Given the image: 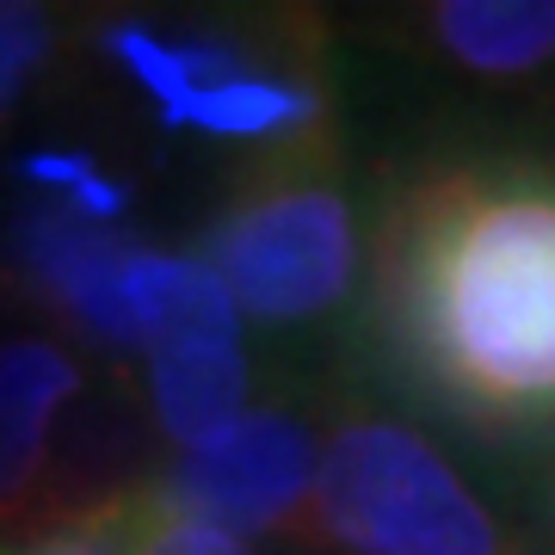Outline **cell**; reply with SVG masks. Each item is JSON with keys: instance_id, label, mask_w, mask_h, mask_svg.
Wrapping results in <instances>:
<instances>
[{"instance_id": "6da1fadb", "label": "cell", "mask_w": 555, "mask_h": 555, "mask_svg": "<svg viewBox=\"0 0 555 555\" xmlns=\"http://www.w3.org/2000/svg\"><path fill=\"white\" fill-rule=\"evenodd\" d=\"M383 371L488 438L555 426V155H433L383 192L371 229Z\"/></svg>"}, {"instance_id": "7a4b0ae2", "label": "cell", "mask_w": 555, "mask_h": 555, "mask_svg": "<svg viewBox=\"0 0 555 555\" xmlns=\"http://www.w3.org/2000/svg\"><path fill=\"white\" fill-rule=\"evenodd\" d=\"M364 247L339 130L259 149L204 229V266L259 327L334 315L364 272Z\"/></svg>"}, {"instance_id": "3957f363", "label": "cell", "mask_w": 555, "mask_h": 555, "mask_svg": "<svg viewBox=\"0 0 555 555\" xmlns=\"http://www.w3.org/2000/svg\"><path fill=\"white\" fill-rule=\"evenodd\" d=\"M302 537L315 555H525L451 456L371 401L327 420Z\"/></svg>"}, {"instance_id": "277c9868", "label": "cell", "mask_w": 555, "mask_h": 555, "mask_svg": "<svg viewBox=\"0 0 555 555\" xmlns=\"http://www.w3.org/2000/svg\"><path fill=\"white\" fill-rule=\"evenodd\" d=\"M321 469V426L302 408H247L235 426L204 438L198 451H179L155 481H142V500L155 513L192 518L229 537L302 531L309 494Z\"/></svg>"}, {"instance_id": "5b68a950", "label": "cell", "mask_w": 555, "mask_h": 555, "mask_svg": "<svg viewBox=\"0 0 555 555\" xmlns=\"http://www.w3.org/2000/svg\"><path fill=\"white\" fill-rule=\"evenodd\" d=\"M87 396V364L38 334L0 339V537L50 531L87 513L75 481L62 476L68 408Z\"/></svg>"}, {"instance_id": "8992f818", "label": "cell", "mask_w": 555, "mask_h": 555, "mask_svg": "<svg viewBox=\"0 0 555 555\" xmlns=\"http://www.w3.org/2000/svg\"><path fill=\"white\" fill-rule=\"evenodd\" d=\"M137 241L105 222L68 217V210H25L13 222V266L50 309L75 321L80 334L105 339L118 352H137L130 315H124V266Z\"/></svg>"}, {"instance_id": "52a82bcc", "label": "cell", "mask_w": 555, "mask_h": 555, "mask_svg": "<svg viewBox=\"0 0 555 555\" xmlns=\"http://www.w3.org/2000/svg\"><path fill=\"white\" fill-rule=\"evenodd\" d=\"M401 38L476 87H531L555 68V0H438L401 13Z\"/></svg>"}, {"instance_id": "ba28073f", "label": "cell", "mask_w": 555, "mask_h": 555, "mask_svg": "<svg viewBox=\"0 0 555 555\" xmlns=\"http://www.w3.org/2000/svg\"><path fill=\"white\" fill-rule=\"evenodd\" d=\"M179 130H204L222 142H254V149H284V142L339 130L334 93L309 62H266L259 50H247L235 75L210 80L192 93L185 124Z\"/></svg>"}, {"instance_id": "9c48e42d", "label": "cell", "mask_w": 555, "mask_h": 555, "mask_svg": "<svg viewBox=\"0 0 555 555\" xmlns=\"http://www.w3.org/2000/svg\"><path fill=\"white\" fill-rule=\"evenodd\" d=\"M247 352L241 334H198V339H167L149 352V408L167 444L179 451H198L204 438H217L222 426H235L247 414Z\"/></svg>"}, {"instance_id": "30bf717a", "label": "cell", "mask_w": 555, "mask_h": 555, "mask_svg": "<svg viewBox=\"0 0 555 555\" xmlns=\"http://www.w3.org/2000/svg\"><path fill=\"white\" fill-rule=\"evenodd\" d=\"M100 50L137 80V93L155 105V118L167 124V130L185 124V105H192V68H185L179 38H160L155 25H142V20H118V25H105L100 31Z\"/></svg>"}, {"instance_id": "8fae6325", "label": "cell", "mask_w": 555, "mask_h": 555, "mask_svg": "<svg viewBox=\"0 0 555 555\" xmlns=\"http://www.w3.org/2000/svg\"><path fill=\"white\" fill-rule=\"evenodd\" d=\"M20 173L31 179L38 192H62V210H68V217H87V222L118 229V217L130 210V192H124L93 155H56V149H43V155L20 160Z\"/></svg>"}, {"instance_id": "7c38bea8", "label": "cell", "mask_w": 555, "mask_h": 555, "mask_svg": "<svg viewBox=\"0 0 555 555\" xmlns=\"http://www.w3.org/2000/svg\"><path fill=\"white\" fill-rule=\"evenodd\" d=\"M13 555H137V488H118L100 506L25 537V550Z\"/></svg>"}, {"instance_id": "4fadbf2b", "label": "cell", "mask_w": 555, "mask_h": 555, "mask_svg": "<svg viewBox=\"0 0 555 555\" xmlns=\"http://www.w3.org/2000/svg\"><path fill=\"white\" fill-rule=\"evenodd\" d=\"M50 50H56V20L43 7H25V0H0V118L43 75Z\"/></svg>"}, {"instance_id": "5bb4252c", "label": "cell", "mask_w": 555, "mask_h": 555, "mask_svg": "<svg viewBox=\"0 0 555 555\" xmlns=\"http://www.w3.org/2000/svg\"><path fill=\"white\" fill-rule=\"evenodd\" d=\"M137 555H266V550H254L247 537H229V531H210V525H192V518L155 513L137 488Z\"/></svg>"}, {"instance_id": "9a60e30c", "label": "cell", "mask_w": 555, "mask_h": 555, "mask_svg": "<svg viewBox=\"0 0 555 555\" xmlns=\"http://www.w3.org/2000/svg\"><path fill=\"white\" fill-rule=\"evenodd\" d=\"M543 537H550V550H555V476L543 488Z\"/></svg>"}]
</instances>
